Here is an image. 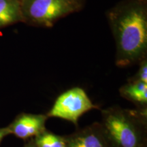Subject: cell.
<instances>
[{"label":"cell","mask_w":147,"mask_h":147,"mask_svg":"<svg viewBox=\"0 0 147 147\" xmlns=\"http://www.w3.org/2000/svg\"><path fill=\"white\" fill-rule=\"evenodd\" d=\"M37 147H66L64 136L46 129L34 138Z\"/></svg>","instance_id":"cell-9"},{"label":"cell","mask_w":147,"mask_h":147,"mask_svg":"<svg viewBox=\"0 0 147 147\" xmlns=\"http://www.w3.org/2000/svg\"><path fill=\"white\" fill-rule=\"evenodd\" d=\"M98 108L83 89L76 87L61 93L47 115L49 118L54 117L69 121L78 127L79 119L84 113Z\"/></svg>","instance_id":"cell-4"},{"label":"cell","mask_w":147,"mask_h":147,"mask_svg":"<svg viewBox=\"0 0 147 147\" xmlns=\"http://www.w3.org/2000/svg\"><path fill=\"white\" fill-rule=\"evenodd\" d=\"M23 21L20 0H0V28Z\"/></svg>","instance_id":"cell-8"},{"label":"cell","mask_w":147,"mask_h":147,"mask_svg":"<svg viewBox=\"0 0 147 147\" xmlns=\"http://www.w3.org/2000/svg\"><path fill=\"white\" fill-rule=\"evenodd\" d=\"M23 21L51 27L63 16L79 10L81 0H20Z\"/></svg>","instance_id":"cell-3"},{"label":"cell","mask_w":147,"mask_h":147,"mask_svg":"<svg viewBox=\"0 0 147 147\" xmlns=\"http://www.w3.org/2000/svg\"><path fill=\"white\" fill-rule=\"evenodd\" d=\"M131 80H137L147 84V60L144 58L140 62V68Z\"/></svg>","instance_id":"cell-10"},{"label":"cell","mask_w":147,"mask_h":147,"mask_svg":"<svg viewBox=\"0 0 147 147\" xmlns=\"http://www.w3.org/2000/svg\"><path fill=\"white\" fill-rule=\"evenodd\" d=\"M108 19L115 40L117 66L128 67L146 58V0H125L110 10Z\"/></svg>","instance_id":"cell-1"},{"label":"cell","mask_w":147,"mask_h":147,"mask_svg":"<svg viewBox=\"0 0 147 147\" xmlns=\"http://www.w3.org/2000/svg\"><path fill=\"white\" fill-rule=\"evenodd\" d=\"M66 147H110L100 123L80 129L64 136Z\"/></svg>","instance_id":"cell-6"},{"label":"cell","mask_w":147,"mask_h":147,"mask_svg":"<svg viewBox=\"0 0 147 147\" xmlns=\"http://www.w3.org/2000/svg\"><path fill=\"white\" fill-rule=\"evenodd\" d=\"M100 125L110 147H147V108L101 110Z\"/></svg>","instance_id":"cell-2"},{"label":"cell","mask_w":147,"mask_h":147,"mask_svg":"<svg viewBox=\"0 0 147 147\" xmlns=\"http://www.w3.org/2000/svg\"><path fill=\"white\" fill-rule=\"evenodd\" d=\"M10 131L9 130L8 126L5 127H0V143L3 140L5 137L10 135Z\"/></svg>","instance_id":"cell-11"},{"label":"cell","mask_w":147,"mask_h":147,"mask_svg":"<svg viewBox=\"0 0 147 147\" xmlns=\"http://www.w3.org/2000/svg\"><path fill=\"white\" fill-rule=\"evenodd\" d=\"M49 119L44 114L21 113L8 125L10 134L23 140L34 138L47 129L46 123Z\"/></svg>","instance_id":"cell-5"},{"label":"cell","mask_w":147,"mask_h":147,"mask_svg":"<svg viewBox=\"0 0 147 147\" xmlns=\"http://www.w3.org/2000/svg\"><path fill=\"white\" fill-rule=\"evenodd\" d=\"M121 96L135 104L137 108H147V84L129 80L119 89Z\"/></svg>","instance_id":"cell-7"},{"label":"cell","mask_w":147,"mask_h":147,"mask_svg":"<svg viewBox=\"0 0 147 147\" xmlns=\"http://www.w3.org/2000/svg\"><path fill=\"white\" fill-rule=\"evenodd\" d=\"M24 147H37L36 144H35V142H34V138H31L30 140L25 144Z\"/></svg>","instance_id":"cell-12"}]
</instances>
